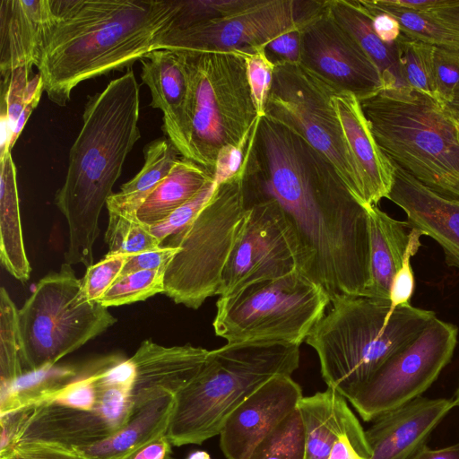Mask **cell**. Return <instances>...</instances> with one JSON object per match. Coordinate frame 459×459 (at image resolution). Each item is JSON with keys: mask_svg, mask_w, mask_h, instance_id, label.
Instances as JSON below:
<instances>
[{"mask_svg": "<svg viewBox=\"0 0 459 459\" xmlns=\"http://www.w3.org/2000/svg\"><path fill=\"white\" fill-rule=\"evenodd\" d=\"M246 201L273 208L296 270L334 294L366 296L368 214L321 152L284 125L258 117L246 150Z\"/></svg>", "mask_w": 459, "mask_h": 459, "instance_id": "1", "label": "cell"}, {"mask_svg": "<svg viewBox=\"0 0 459 459\" xmlns=\"http://www.w3.org/2000/svg\"><path fill=\"white\" fill-rule=\"evenodd\" d=\"M53 19L37 65L50 101L81 82L129 68L170 29L183 0H49Z\"/></svg>", "mask_w": 459, "mask_h": 459, "instance_id": "2", "label": "cell"}, {"mask_svg": "<svg viewBox=\"0 0 459 459\" xmlns=\"http://www.w3.org/2000/svg\"><path fill=\"white\" fill-rule=\"evenodd\" d=\"M139 117L140 88L132 68L88 98L65 182L55 197L68 225L65 263L93 264L100 215L141 137Z\"/></svg>", "mask_w": 459, "mask_h": 459, "instance_id": "3", "label": "cell"}, {"mask_svg": "<svg viewBox=\"0 0 459 459\" xmlns=\"http://www.w3.org/2000/svg\"><path fill=\"white\" fill-rule=\"evenodd\" d=\"M330 304L305 342L317 354L327 387L347 400L436 317L431 310L393 308L390 299L368 296L334 294Z\"/></svg>", "mask_w": 459, "mask_h": 459, "instance_id": "4", "label": "cell"}, {"mask_svg": "<svg viewBox=\"0 0 459 459\" xmlns=\"http://www.w3.org/2000/svg\"><path fill=\"white\" fill-rule=\"evenodd\" d=\"M299 346L228 342L209 351L199 372L175 396L167 436L175 446L201 445L219 436L229 416L253 393L299 365Z\"/></svg>", "mask_w": 459, "mask_h": 459, "instance_id": "5", "label": "cell"}, {"mask_svg": "<svg viewBox=\"0 0 459 459\" xmlns=\"http://www.w3.org/2000/svg\"><path fill=\"white\" fill-rule=\"evenodd\" d=\"M359 101L377 145L393 164L459 200L458 128L447 105L409 87L385 88Z\"/></svg>", "mask_w": 459, "mask_h": 459, "instance_id": "6", "label": "cell"}, {"mask_svg": "<svg viewBox=\"0 0 459 459\" xmlns=\"http://www.w3.org/2000/svg\"><path fill=\"white\" fill-rule=\"evenodd\" d=\"M188 79L193 160L213 174L219 151L237 144L257 116L247 76L245 51H178Z\"/></svg>", "mask_w": 459, "mask_h": 459, "instance_id": "7", "label": "cell"}, {"mask_svg": "<svg viewBox=\"0 0 459 459\" xmlns=\"http://www.w3.org/2000/svg\"><path fill=\"white\" fill-rule=\"evenodd\" d=\"M247 212L243 172L218 186L206 205L166 245L179 250L165 268L164 294L197 309L219 294L221 276Z\"/></svg>", "mask_w": 459, "mask_h": 459, "instance_id": "8", "label": "cell"}, {"mask_svg": "<svg viewBox=\"0 0 459 459\" xmlns=\"http://www.w3.org/2000/svg\"><path fill=\"white\" fill-rule=\"evenodd\" d=\"M329 304L324 288L295 270L220 297L212 325L228 342L300 345Z\"/></svg>", "mask_w": 459, "mask_h": 459, "instance_id": "9", "label": "cell"}, {"mask_svg": "<svg viewBox=\"0 0 459 459\" xmlns=\"http://www.w3.org/2000/svg\"><path fill=\"white\" fill-rule=\"evenodd\" d=\"M71 265L40 279L19 309L24 375L55 366L117 322L108 307L84 299Z\"/></svg>", "mask_w": 459, "mask_h": 459, "instance_id": "10", "label": "cell"}, {"mask_svg": "<svg viewBox=\"0 0 459 459\" xmlns=\"http://www.w3.org/2000/svg\"><path fill=\"white\" fill-rule=\"evenodd\" d=\"M340 91L300 63H275L265 117L284 125L327 158L359 201L355 169L332 102Z\"/></svg>", "mask_w": 459, "mask_h": 459, "instance_id": "11", "label": "cell"}, {"mask_svg": "<svg viewBox=\"0 0 459 459\" xmlns=\"http://www.w3.org/2000/svg\"><path fill=\"white\" fill-rule=\"evenodd\" d=\"M318 0H247L221 17L170 28L155 40L153 50L252 52L273 39L303 28L325 5Z\"/></svg>", "mask_w": 459, "mask_h": 459, "instance_id": "12", "label": "cell"}, {"mask_svg": "<svg viewBox=\"0 0 459 459\" xmlns=\"http://www.w3.org/2000/svg\"><path fill=\"white\" fill-rule=\"evenodd\" d=\"M457 336V326L436 316L347 401L365 421H373L421 396L450 362Z\"/></svg>", "mask_w": 459, "mask_h": 459, "instance_id": "13", "label": "cell"}, {"mask_svg": "<svg viewBox=\"0 0 459 459\" xmlns=\"http://www.w3.org/2000/svg\"><path fill=\"white\" fill-rule=\"evenodd\" d=\"M300 64L359 100L385 89L381 73L327 6L301 30Z\"/></svg>", "mask_w": 459, "mask_h": 459, "instance_id": "14", "label": "cell"}, {"mask_svg": "<svg viewBox=\"0 0 459 459\" xmlns=\"http://www.w3.org/2000/svg\"><path fill=\"white\" fill-rule=\"evenodd\" d=\"M245 202L247 212L222 272L220 297L296 270L292 253L272 206L264 201Z\"/></svg>", "mask_w": 459, "mask_h": 459, "instance_id": "15", "label": "cell"}, {"mask_svg": "<svg viewBox=\"0 0 459 459\" xmlns=\"http://www.w3.org/2000/svg\"><path fill=\"white\" fill-rule=\"evenodd\" d=\"M291 376H278L246 399L226 420L219 434L227 459H248L256 446L302 399Z\"/></svg>", "mask_w": 459, "mask_h": 459, "instance_id": "16", "label": "cell"}, {"mask_svg": "<svg viewBox=\"0 0 459 459\" xmlns=\"http://www.w3.org/2000/svg\"><path fill=\"white\" fill-rule=\"evenodd\" d=\"M455 407V399L420 396L382 414L365 430L370 459H411Z\"/></svg>", "mask_w": 459, "mask_h": 459, "instance_id": "17", "label": "cell"}, {"mask_svg": "<svg viewBox=\"0 0 459 459\" xmlns=\"http://www.w3.org/2000/svg\"><path fill=\"white\" fill-rule=\"evenodd\" d=\"M140 62V76L150 90L151 106L162 112L164 134L181 157L193 160L188 117V79L182 54L158 49L146 54Z\"/></svg>", "mask_w": 459, "mask_h": 459, "instance_id": "18", "label": "cell"}, {"mask_svg": "<svg viewBox=\"0 0 459 459\" xmlns=\"http://www.w3.org/2000/svg\"><path fill=\"white\" fill-rule=\"evenodd\" d=\"M393 165L394 181L386 198L405 212L413 229L440 245L449 266L459 269V200L433 191Z\"/></svg>", "mask_w": 459, "mask_h": 459, "instance_id": "19", "label": "cell"}, {"mask_svg": "<svg viewBox=\"0 0 459 459\" xmlns=\"http://www.w3.org/2000/svg\"><path fill=\"white\" fill-rule=\"evenodd\" d=\"M332 102L357 175L359 202L377 205L391 190L394 167L377 145L359 99L340 91Z\"/></svg>", "mask_w": 459, "mask_h": 459, "instance_id": "20", "label": "cell"}, {"mask_svg": "<svg viewBox=\"0 0 459 459\" xmlns=\"http://www.w3.org/2000/svg\"><path fill=\"white\" fill-rule=\"evenodd\" d=\"M208 352L191 344L166 347L152 340L142 342L130 358L135 370L134 409L162 393L176 395L196 376Z\"/></svg>", "mask_w": 459, "mask_h": 459, "instance_id": "21", "label": "cell"}, {"mask_svg": "<svg viewBox=\"0 0 459 459\" xmlns=\"http://www.w3.org/2000/svg\"><path fill=\"white\" fill-rule=\"evenodd\" d=\"M53 19L49 0L0 3L1 82L20 67L38 65Z\"/></svg>", "mask_w": 459, "mask_h": 459, "instance_id": "22", "label": "cell"}, {"mask_svg": "<svg viewBox=\"0 0 459 459\" xmlns=\"http://www.w3.org/2000/svg\"><path fill=\"white\" fill-rule=\"evenodd\" d=\"M116 431L97 409L48 403L35 406L19 443L44 441L78 448L102 441Z\"/></svg>", "mask_w": 459, "mask_h": 459, "instance_id": "23", "label": "cell"}, {"mask_svg": "<svg viewBox=\"0 0 459 459\" xmlns=\"http://www.w3.org/2000/svg\"><path fill=\"white\" fill-rule=\"evenodd\" d=\"M299 409L306 431L304 459H328L338 439L362 429L347 399L330 387L303 396Z\"/></svg>", "mask_w": 459, "mask_h": 459, "instance_id": "24", "label": "cell"}, {"mask_svg": "<svg viewBox=\"0 0 459 459\" xmlns=\"http://www.w3.org/2000/svg\"><path fill=\"white\" fill-rule=\"evenodd\" d=\"M175 395L162 393L134 409L128 421L108 438L75 448L89 459H122L148 441L167 434Z\"/></svg>", "mask_w": 459, "mask_h": 459, "instance_id": "25", "label": "cell"}, {"mask_svg": "<svg viewBox=\"0 0 459 459\" xmlns=\"http://www.w3.org/2000/svg\"><path fill=\"white\" fill-rule=\"evenodd\" d=\"M370 242V283L368 297L390 299L393 279L399 270L413 229L393 219L377 205L366 206Z\"/></svg>", "mask_w": 459, "mask_h": 459, "instance_id": "26", "label": "cell"}, {"mask_svg": "<svg viewBox=\"0 0 459 459\" xmlns=\"http://www.w3.org/2000/svg\"><path fill=\"white\" fill-rule=\"evenodd\" d=\"M0 260L15 279L25 282L31 267L25 251L16 167L11 152L0 157Z\"/></svg>", "mask_w": 459, "mask_h": 459, "instance_id": "27", "label": "cell"}, {"mask_svg": "<svg viewBox=\"0 0 459 459\" xmlns=\"http://www.w3.org/2000/svg\"><path fill=\"white\" fill-rule=\"evenodd\" d=\"M327 6L340 25L376 64L381 73L385 89L407 88L395 43L387 45L377 36L371 19L359 1L327 0Z\"/></svg>", "mask_w": 459, "mask_h": 459, "instance_id": "28", "label": "cell"}, {"mask_svg": "<svg viewBox=\"0 0 459 459\" xmlns=\"http://www.w3.org/2000/svg\"><path fill=\"white\" fill-rule=\"evenodd\" d=\"M212 181H214L213 174L196 162L180 157L169 175L142 204L137 218L147 226L153 227L193 199Z\"/></svg>", "mask_w": 459, "mask_h": 459, "instance_id": "29", "label": "cell"}, {"mask_svg": "<svg viewBox=\"0 0 459 459\" xmlns=\"http://www.w3.org/2000/svg\"><path fill=\"white\" fill-rule=\"evenodd\" d=\"M143 155L144 162L140 171L108 199V212L136 217L142 204L181 157L167 137L149 143L143 149Z\"/></svg>", "mask_w": 459, "mask_h": 459, "instance_id": "30", "label": "cell"}, {"mask_svg": "<svg viewBox=\"0 0 459 459\" xmlns=\"http://www.w3.org/2000/svg\"><path fill=\"white\" fill-rule=\"evenodd\" d=\"M81 370L79 367L55 365L22 376L0 388V414L48 403L79 377Z\"/></svg>", "mask_w": 459, "mask_h": 459, "instance_id": "31", "label": "cell"}, {"mask_svg": "<svg viewBox=\"0 0 459 459\" xmlns=\"http://www.w3.org/2000/svg\"><path fill=\"white\" fill-rule=\"evenodd\" d=\"M371 7L393 16L401 32L434 47L459 51V35L433 19L426 12L408 10L389 4L385 0H365Z\"/></svg>", "mask_w": 459, "mask_h": 459, "instance_id": "32", "label": "cell"}, {"mask_svg": "<svg viewBox=\"0 0 459 459\" xmlns=\"http://www.w3.org/2000/svg\"><path fill=\"white\" fill-rule=\"evenodd\" d=\"M18 312L4 287L0 290V388L24 375Z\"/></svg>", "mask_w": 459, "mask_h": 459, "instance_id": "33", "label": "cell"}, {"mask_svg": "<svg viewBox=\"0 0 459 459\" xmlns=\"http://www.w3.org/2000/svg\"><path fill=\"white\" fill-rule=\"evenodd\" d=\"M306 431L299 406L256 446L248 459H304Z\"/></svg>", "mask_w": 459, "mask_h": 459, "instance_id": "34", "label": "cell"}, {"mask_svg": "<svg viewBox=\"0 0 459 459\" xmlns=\"http://www.w3.org/2000/svg\"><path fill=\"white\" fill-rule=\"evenodd\" d=\"M398 58L408 87L439 100L434 76V46L403 33L395 41Z\"/></svg>", "mask_w": 459, "mask_h": 459, "instance_id": "35", "label": "cell"}, {"mask_svg": "<svg viewBox=\"0 0 459 459\" xmlns=\"http://www.w3.org/2000/svg\"><path fill=\"white\" fill-rule=\"evenodd\" d=\"M108 255H134L156 248L161 245L152 233L151 227L136 217L108 212L105 233Z\"/></svg>", "mask_w": 459, "mask_h": 459, "instance_id": "36", "label": "cell"}, {"mask_svg": "<svg viewBox=\"0 0 459 459\" xmlns=\"http://www.w3.org/2000/svg\"><path fill=\"white\" fill-rule=\"evenodd\" d=\"M165 268L135 272L118 278L98 302L108 308L163 293Z\"/></svg>", "mask_w": 459, "mask_h": 459, "instance_id": "37", "label": "cell"}, {"mask_svg": "<svg viewBox=\"0 0 459 459\" xmlns=\"http://www.w3.org/2000/svg\"><path fill=\"white\" fill-rule=\"evenodd\" d=\"M130 255H108L87 268L81 292L87 301H98L118 279Z\"/></svg>", "mask_w": 459, "mask_h": 459, "instance_id": "38", "label": "cell"}, {"mask_svg": "<svg viewBox=\"0 0 459 459\" xmlns=\"http://www.w3.org/2000/svg\"><path fill=\"white\" fill-rule=\"evenodd\" d=\"M246 65L252 100L257 116L261 117L264 116L275 64L268 57L264 48H261L247 52Z\"/></svg>", "mask_w": 459, "mask_h": 459, "instance_id": "39", "label": "cell"}, {"mask_svg": "<svg viewBox=\"0 0 459 459\" xmlns=\"http://www.w3.org/2000/svg\"><path fill=\"white\" fill-rule=\"evenodd\" d=\"M433 60L439 100L447 106L459 104V51L435 47Z\"/></svg>", "mask_w": 459, "mask_h": 459, "instance_id": "40", "label": "cell"}, {"mask_svg": "<svg viewBox=\"0 0 459 459\" xmlns=\"http://www.w3.org/2000/svg\"><path fill=\"white\" fill-rule=\"evenodd\" d=\"M216 187L214 181L208 183L193 199L177 209L166 220L151 227L152 233L162 244L164 240L186 228L210 201Z\"/></svg>", "mask_w": 459, "mask_h": 459, "instance_id": "41", "label": "cell"}, {"mask_svg": "<svg viewBox=\"0 0 459 459\" xmlns=\"http://www.w3.org/2000/svg\"><path fill=\"white\" fill-rule=\"evenodd\" d=\"M30 66L15 69L7 82H1V119H4L13 136L15 124L25 107V94L30 82ZM12 139V138H11Z\"/></svg>", "mask_w": 459, "mask_h": 459, "instance_id": "42", "label": "cell"}, {"mask_svg": "<svg viewBox=\"0 0 459 459\" xmlns=\"http://www.w3.org/2000/svg\"><path fill=\"white\" fill-rule=\"evenodd\" d=\"M422 232L412 229L409 243L403 255L402 264L395 273L390 290V302L393 308L410 307L411 299L414 291L415 281L411 259L421 246L420 241Z\"/></svg>", "mask_w": 459, "mask_h": 459, "instance_id": "43", "label": "cell"}, {"mask_svg": "<svg viewBox=\"0 0 459 459\" xmlns=\"http://www.w3.org/2000/svg\"><path fill=\"white\" fill-rule=\"evenodd\" d=\"M246 2L247 0H183L181 10L171 28L186 27L223 16Z\"/></svg>", "mask_w": 459, "mask_h": 459, "instance_id": "44", "label": "cell"}, {"mask_svg": "<svg viewBox=\"0 0 459 459\" xmlns=\"http://www.w3.org/2000/svg\"><path fill=\"white\" fill-rule=\"evenodd\" d=\"M98 397V388L87 365L82 368L79 377L57 394L48 403L82 411H92L96 408Z\"/></svg>", "mask_w": 459, "mask_h": 459, "instance_id": "45", "label": "cell"}, {"mask_svg": "<svg viewBox=\"0 0 459 459\" xmlns=\"http://www.w3.org/2000/svg\"><path fill=\"white\" fill-rule=\"evenodd\" d=\"M0 459H89L75 448L63 445L29 441L19 443L8 455Z\"/></svg>", "mask_w": 459, "mask_h": 459, "instance_id": "46", "label": "cell"}, {"mask_svg": "<svg viewBox=\"0 0 459 459\" xmlns=\"http://www.w3.org/2000/svg\"><path fill=\"white\" fill-rule=\"evenodd\" d=\"M251 132L252 130L238 143L225 145L219 151L213 171L216 186L233 178L241 170Z\"/></svg>", "mask_w": 459, "mask_h": 459, "instance_id": "47", "label": "cell"}, {"mask_svg": "<svg viewBox=\"0 0 459 459\" xmlns=\"http://www.w3.org/2000/svg\"><path fill=\"white\" fill-rule=\"evenodd\" d=\"M35 406L0 414V458L8 455L19 443Z\"/></svg>", "mask_w": 459, "mask_h": 459, "instance_id": "48", "label": "cell"}, {"mask_svg": "<svg viewBox=\"0 0 459 459\" xmlns=\"http://www.w3.org/2000/svg\"><path fill=\"white\" fill-rule=\"evenodd\" d=\"M178 250V247L160 246L151 250L130 255L118 278L135 272L158 270L166 267Z\"/></svg>", "mask_w": 459, "mask_h": 459, "instance_id": "49", "label": "cell"}, {"mask_svg": "<svg viewBox=\"0 0 459 459\" xmlns=\"http://www.w3.org/2000/svg\"><path fill=\"white\" fill-rule=\"evenodd\" d=\"M301 29L283 33L267 43L265 52L274 64L280 61L300 62Z\"/></svg>", "mask_w": 459, "mask_h": 459, "instance_id": "50", "label": "cell"}, {"mask_svg": "<svg viewBox=\"0 0 459 459\" xmlns=\"http://www.w3.org/2000/svg\"><path fill=\"white\" fill-rule=\"evenodd\" d=\"M371 452L367 442L365 430L359 429L338 439L328 459H370Z\"/></svg>", "mask_w": 459, "mask_h": 459, "instance_id": "51", "label": "cell"}, {"mask_svg": "<svg viewBox=\"0 0 459 459\" xmlns=\"http://www.w3.org/2000/svg\"><path fill=\"white\" fill-rule=\"evenodd\" d=\"M371 19L377 36L385 44L393 45L402 34L398 22L391 15L369 6L365 0H359Z\"/></svg>", "mask_w": 459, "mask_h": 459, "instance_id": "52", "label": "cell"}, {"mask_svg": "<svg viewBox=\"0 0 459 459\" xmlns=\"http://www.w3.org/2000/svg\"><path fill=\"white\" fill-rule=\"evenodd\" d=\"M172 446L167 434L160 435L122 459H171Z\"/></svg>", "mask_w": 459, "mask_h": 459, "instance_id": "53", "label": "cell"}, {"mask_svg": "<svg viewBox=\"0 0 459 459\" xmlns=\"http://www.w3.org/2000/svg\"><path fill=\"white\" fill-rule=\"evenodd\" d=\"M427 13L459 35V0H446L440 7Z\"/></svg>", "mask_w": 459, "mask_h": 459, "instance_id": "54", "label": "cell"}, {"mask_svg": "<svg viewBox=\"0 0 459 459\" xmlns=\"http://www.w3.org/2000/svg\"><path fill=\"white\" fill-rule=\"evenodd\" d=\"M411 459H459V443L439 449L425 445Z\"/></svg>", "mask_w": 459, "mask_h": 459, "instance_id": "55", "label": "cell"}, {"mask_svg": "<svg viewBox=\"0 0 459 459\" xmlns=\"http://www.w3.org/2000/svg\"><path fill=\"white\" fill-rule=\"evenodd\" d=\"M389 4L418 12H429L443 5L446 0H385Z\"/></svg>", "mask_w": 459, "mask_h": 459, "instance_id": "56", "label": "cell"}, {"mask_svg": "<svg viewBox=\"0 0 459 459\" xmlns=\"http://www.w3.org/2000/svg\"><path fill=\"white\" fill-rule=\"evenodd\" d=\"M44 91V88L41 87L38 91L37 93L35 94V96L32 98V100L30 101H29L22 112L21 113L16 124H15V126H14V129H13V136H12V139H11V143H10V150L12 151V148L13 147V145L15 144L20 134L22 133L28 118L30 117V114L32 113L33 109L37 107V105L39 104V101L40 100V97H41V94Z\"/></svg>", "mask_w": 459, "mask_h": 459, "instance_id": "57", "label": "cell"}, {"mask_svg": "<svg viewBox=\"0 0 459 459\" xmlns=\"http://www.w3.org/2000/svg\"><path fill=\"white\" fill-rule=\"evenodd\" d=\"M186 459H211V457L204 451H195L190 454Z\"/></svg>", "mask_w": 459, "mask_h": 459, "instance_id": "58", "label": "cell"}, {"mask_svg": "<svg viewBox=\"0 0 459 459\" xmlns=\"http://www.w3.org/2000/svg\"><path fill=\"white\" fill-rule=\"evenodd\" d=\"M455 120L459 124V104L448 106Z\"/></svg>", "mask_w": 459, "mask_h": 459, "instance_id": "59", "label": "cell"}, {"mask_svg": "<svg viewBox=\"0 0 459 459\" xmlns=\"http://www.w3.org/2000/svg\"><path fill=\"white\" fill-rule=\"evenodd\" d=\"M455 406L459 407V383H458V386H457V389L455 392Z\"/></svg>", "mask_w": 459, "mask_h": 459, "instance_id": "60", "label": "cell"}, {"mask_svg": "<svg viewBox=\"0 0 459 459\" xmlns=\"http://www.w3.org/2000/svg\"><path fill=\"white\" fill-rule=\"evenodd\" d=\"M457 128H458V138H459V124L458 123H457Z\"/></svg>", "mask_w": 459, "mask_h": 459, "instance_id": "61", "label": "cell"}, {"mask_svg": "<svg viewBox=\"0 0 459 459\" xmlns=\"http://www.w3.org/2000/svg\"><path fill=\"white\" fill-rule=\"evenodd\" d=\"M456 105V104H455Z\"/></svg>", "mask_w": 459, "mask_h": 459, "instance_id": "62", "label": "cell"}]
</instances>
